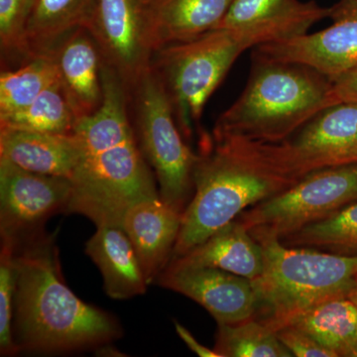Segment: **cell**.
I'll return each mask as SVG.
<instances>
[{
  "label": "cell",
  "mask_w": 357,
  "mask_h": 357,
  "mask_svg": "<svg viewBox=\"0 0 357 357\" xmlns=\"http://www.w3.org/2000/svg\"><path fill=\"white\" fill-rule=\"evenodd\" d=\"M302 176L286 141L237 135L199 136L194 194L182 215L172 257H181L243 211L286 191Z\"/></svg>",
  "instance_id": "obj_1"
},
{
  "label": "cell",
  "mask_w": 357,
  "mask_h": 357,
  "mask_svg": "<svg viewBox=\"0 0 357 357\" xmlns=\"http://www.w3.org/2000/svg\"><path fill=\"white\" fill-rule=\"evenodd\" d=\"M102 77V105L75 129L82 157L66 211L84 215L96 227H121L131 206L160 195L134 135L126 84L107 67Z\"/></svg>",
  "instance_id": "obj_2"
},
{
  "label": "cell",
  "mask_w": 357,
  "mask_h": 357,
  "mask_svg": "<svg viewBox=\"0 0 357 357\" xmlns=\"http://www.w3.org/2000/svg\"><path fill=\"white\" fill-rule=\"evenodd\" d=\"M54 237L42 231L11 245L17 270L14 344L18 352L100 351L122 337L121 324L66 285Z\"/></svg>",
  "instance_id": "obj_3"
},
{
  "label": "cell",
  "mask_w": 357,
  "mask_h": 357,
  "mask_svg": "<svg viewBox=\"0 0 357 357\" xmlns=\"http://www.w3.org/2000/svg\"><path fill=\"white\" fill-rule=\"evenodd\" d=\"M333 105L332 81L318 70L252 52L245 89L218 117L213 134L282 142Z\"/></svg>",
  "instance_id": "obj_4"
},
{
  "label": "cell",
  "mask_w": 357,
  "mask_h": 357,
  "mask_svg": "<svg viewBox=\"0 0 357 357\" xmlns=\"http://www.w3.org/2000/svg\"><path fill=\"white\" fill-rule=\"evenodd\" d=\"M261 245L264 269L252 282L256 319L273 330L331 298L347 296L357 284V255L290 248L280 239L253 236Z\"/></svg>",
  "instance_id": "obj_5"
},
{
  "label": "cell",
  "mask_w": 357,
  "mask_h": 357,
  "mask_svg": "<svg viewBox=\"0 0 357 357\" xmlns=\"http://www.w3.org/2000/svg\"><path fill=\"white\" fill-rule=\"evenodd\" d=\"M264 43L262 35L251 28H220L154 52L150 68L165 91L185 140L191 139L204 105L236 59Z\"/></svg>",
  "instance_id": "obj_6"
},
{
  "label": "cell",
  "mask_w": 357,
  "mask_h": 357,
  "mask_svg": "<svg viewBox=\"0 0 357 357\" xmlns=\"http://www.w3.org/2000/svg\"><path fill=\"white\" fill-rule=\"evenodd\" d=\"M126 93L134 135L153 170L160 198L184 213L194 194L198 154L185 142L165 91L151 68L126 86Z\"/></svg>",
  "instance_id": "obj_7"
},
{
  "label": "cell",
  "mask_w": 357,
  "mask_h": 357,
  "mask_svg": "<svg viewBox=\"0 0 357 357\" xmlns=\"http://www.w3.org/2000/svg\"><path fill=\"white\" fill-rule=\"evenodd\" d=\"M357 201V164L319 169L236 220L252 236L283 239Z\"/></svg>",
  "instance_id": "obj_8"
},
{
  "label": "cell",
  "mask_w": 357,
  "mask_h": 357,
  "mask_svg": "<svg viewBox=\"0 0 357 357\" xmlns=\"http://www.w3.org/2000/svg\"><path fill=\"white\" fill-rule=\"evenodd\" d=\"M84 27L98 44L103 62L126 86L150 67L154 52L150 0H93Z\"/></svg>",
  "instance_id": "obj_9"
},
{
  "label": "cell",
  "mask_w": 357,
  "mask_h": 357,
  "mask_svg": "<svg viewBox=\"0 0 357 357\" xmlns=\"http://www.w3.org/2000/svg\"><path fill=\"white\" fill-rule=\"evenodd\" d=\"M72 192L69 178L30 172L0 158L1 243L15 245L44 231L49 218L67 211Z\"/></svg>",
  "instance_id": "obj_10"
},
{
  "label": "cell",
  "mask_w": 357,
  "mask_h": 357,
  "mask_svg": "<svg viewBox=\"0 0 357 357\" xmlns=\"http://www.w3.org/2000/svg\"><path fill=\"white\" fill-rule=\"evenodd\" d=\"M333 24L321 31L255 47L273 60L302 63L333 81L357 63V0H340L331 7Z\"/></svg>",
  "instance_id": "obj_11"
},
{
  "label": "cell",
  "mask_w": 357,
  "mask_h": 357,
  "mask_svg": "<svg viewBox=\"0 0 357 357\" xmlns=\"http://www.w3.org/2000/svg\"><path fill=\"white\" fill-rule=\"evenodd\" d=\"M155 283L194 300L218 324L241 323L257 312L252 282L218 268L169 262Z\"/></svg>",
  "instance_id": "obj_12"
},
{
  "label": "cell",
  "mask_w": 357,
  "mask_h": 357,
  "mask_svg": "<svg viewBox=\"0 0 357 357\" xmlns=\"http://www.w3.org/2000/svg\"><path fill=\"white\" fill-rule=\"evenodd\" d=\"M285 141L302 177L319 169L357 164V105L326 107Z\"/></svg>",
  "instance_id": "obj_13"
},
{
  "label": "cell",
  "mask_w": 357,
  "mask_h": 357,
  "mask_svg": "<svg viewBox=\"0 0 357 357\" xmlns=\"http://www.w3.org/2000/svg\"><path fill=\"white\" fill-rule=\"evenodd\" d=\"M47 54L55 61L59 84L77 119L95 114L103 100V59L88 29L77 28Z\"/></svg>",
  "instance_id": "obj_14"
},
{
  "label": "cell",
  "mask_w": 357,
  "mask_h": 357,
  "mask_svg": "<svg viewBox=\"0 0 357 357\" xmlns=\"http://www.w3.org/2000/svg\"><path fill=\"white\" fill-rule=\"evenodd\" d=\"M182 215L157 197L134 204L122 218V229L133 244L148 284L155 283L170 262Z\"/></svg>",
  "instance_id": "obj_15"
},
{
  "label": "cell",
  "mask_w": 357,
  "mask_h": 357,
  "mask_svg": "<svg viewBox=\"0 0 357 357\" xmlns=\"http://www.w3.org/2000/svg\"><path fill=\"white\" fill-rule=\"evenodd\" d=\"M331 7L314 0H236L215 29L253 28L267 43L285 41L307 34L314 23L330 17Z\"/></svg>",
  "instance_id": "obj_16"
},
{
  "label": "cell",
  "mask_w": 357,
  "mask_h": 357,
  "mask_svg": "<svg viewBox=\"0 0 357 357\" xmlns=\"http://www.w3.org/2000/svg\"><path fill=\"white\" fill-rule=\"evenodd\" d=\"M81 157V145L75 134L0 128V158L26 171L72 181Z\"/></svg>",
  "instance_id": "obj_17"
},
{
  "label": "cell",
  "mask_w": 357,
  "mask_h": 357,
  "mask_svg": "<svg viewBox=\"0 0 357 357\" xmlns=\"http://www.w3.org/2000/svg\"><path fill=\"white\" fill-rule=\"evenodd\" d=\"M84 251L100 269L105 293L112 299H130L146 292L149 284L133 244L121 227H96Z\"/></svg>",
  "instance_id": "obj_18"
},
{
  "label": "cell",
  "mask_w": 357,
  "mask_h": 357,
  "mask_svg": "<svg viewBox=\"0 0 357 357\" xmlns=\"http://www.w3.org/2000/svg\"><path fill=\"white\" fill-rule=\"evenodd\" d=\"M170 262L218 268L255 281L264 269L261 245L238 220L218 229L203 243Z\"/></svg>",
  "instance_id": "obj_19"
},
{
  "label": "cell",
  "mask_w": 357,
  "mask_h": 357,
  "mask_svg": "<svg viewBox=\"0 0 357 357\" xmlns=\"http://www.w3.org/2000/svg\"><path fill=\"white\" fill-rule=\"evenodd\" d=\"M236 0H150L153 51L215 29ZM153 52V53H154Z\"/></svg>",
  "instance_id": "obj_20"
},
{
  "label": "cell",
  "mask_w": 357,
  "mask_h": 357,
  "mask_svg": "<svg viewBox=\"0 0 357 357\" xmlns=\"http://www.w3.org/2000/svg\"><path fill=\"white\" fill-rule=\"evenodd\" d=\"M93 0H34L25 30L27 61L49 53L68 34L84 27Z\"/></svg>",
  "instance_id": "obj_21"
},
{
  "label": "cell",
  "mask_w": 357,
  "mask_h": 357,
  "mask_svg": "<svg viewBox=\"0 0 357 357\" xmlns=\"http://www.w3.org/2000/svg\"><path fill=\"white\" fill-rule=\"evenodd\" d=\"M286 325L296 326L311 335L335 357H351L357 344V311L347 296L323 301Z\"/></svg>",
  "instance_id": "obj_22"
},
{
  "label": "cell",
  "mask_w": 357,
  "mask_h": 357,
  "mask_svg": "<svg viewBox=\"0 0 357 357\" xmlns=\"http://www.w3.org/2000/svg\"><path fill=\"white\" fill-rule=\"evenodd\" d=\"M58 81L57 66L50 54L35 56L16 69L2 70L0 116L25 109Z\"/></svg>",
  "instance_id": "obj_23"
},
{
  "label": "cell",
  "mask_w": 357,
  "mask_h": 357,
  "mask_svg": "<svg viewBox=\"0 0 357 357\" xmlns=\"http://www.w3.org/2000/svg\"><path fill=\"white\" fill-rule=\"evenodd\" d=\"M77 117L61 89L59 81L45 89L25 109L0 116V128L36 132L74 134Z\"/></svg>",
  "instance_id": "obj_24"
},
{
  "label": "cell",
  "mask_w": 357,
  "mask_h": 357,
  "mask_svg": "<svg viewBox=\"0 0 357 357\" xmlns=\"http://www.w3.org/2000/svg\"><path fill=\"white\" fill-rule=\"evenodd\" d=\"M281 241L290 248H319L335 255H357V201Z\"/></svg>",
  "instance_id": "obj_25"
},
{
  "label": "cell",
  "mask_w": 357,
  "mask_h": 357,
  "mask_svg": "<svg viewBox=\"0 0 357 357\" xmlns=\"http://www.w3.org/2000/svg\"><path fill=\"white\" fill-rule=\"evenodd\" d=\"M218 325L213 349L220 357H293L273 328L261 319Z\"/></svg>",
  "instance_id": "obj_26"
},
{
  "label": "cell",
  "mask_w": 357,
  "mask_h": 357,
  "mask_svg": "<svg viewBox=\"0 0 357 357\" xmlns=\"http://www.w3.org/2000/svg\"><path fill=\"white\" fill-rule=\"evenodd\" d=\"M34 0H0V48L2 62L18 59L27 61L25 30Z\"/></svg>",
  "instance_id": "obj_27"
},
{
  "label": "cell",
  "mask_w": 357,
  "mask_h": 357,
  "mask_svg": "<svg viewBox=\"0 0 357 357\" xmlns=\"http://www.w3.org/2000/svg\"><path fill=\"white\" fill-rule=\"evenodd\" d=\"M16 270L14 251L10 244L1 243L0 252V352L1 356L18 354L13 340V321L15 297Z\"/></svg>",
  "instance_id": "obj_28"
},
{
  "label": "cell",
  "mask_w": 357,
  "mask_h": 357,
  "mask_svg": "<svg viewBox=\"0 0 357 357\" xmlns=\"http://www.w3.org/2000/svg\"><path fill=\"white\" fill-rule=\"evenodd\" d=\"M277 337L296 357H335V354L314 340L311 335L292 325L277 328Z\"/></svg>",
  "instance_id": "obj_29"
},
{
  "label": "cell",
  "mask_w": 357,
  "mask_h": 357,
  "mask_svg": "<svg viewBox=\"0 0 357 357\" xmlns=\"http://www.w3.org/2000/svg\"><path fill=\"white\" fill-rule=\"evenodd\" d=\"M333 103H352L357 105V63L340 73L332 81Z\"/></svg>",
  "instance_id": "obj_30"
},
{
  "label": "cell",
  "mask_w": 357,
  "mask_h": 357,
  "mask_svg": "<svg viewBox=\"0 0 357 357\" xmlns=\"http://www.w3.org/2000/svg\"><path fill=\"white\" fill-rule=\"evenodd\" d=\"M176 332H177L178 337L182 338L183 342L187 344V347L197 356L201 357H220L215 349H210L208 347H204L203 344H199L198 340H196L191 333L185 328L184 326L175 321Z\"/></svg>",
  "instance_id": "obj_31"
},
{
  "label": "cell",
  "mask_w": 357,
  "mask_h": 357,
  "mask_svg": "<svg viewBox=\"0 0 357 357\" xmlns=\"http://www.w3.org/2000/svg\"><path fill=\"white\" fill-rule=\"evenodd\" d=\"M347 297L349 298V299L351 300L352 303H354V307H356L357 311V284L356 286H354V288L351 289V291H349V293L347 294Z\"/></svg>",
  "instance_id": "obj_32"
},
{
  "label": "cell",
  "mask_w": 357,
  "mask_h": 357,
  "mask_svg": "<svg viewBox=\"0 0 357 357\" xmlns=\"http://www.w3.org/2000/svg\"><path fill=\"white\" fill-rule=\"evenodd\" d=\"M351 357H357V344L351 352Z\"/></svg>",
  "instance_id": "obj_33"
}]
</instances>
